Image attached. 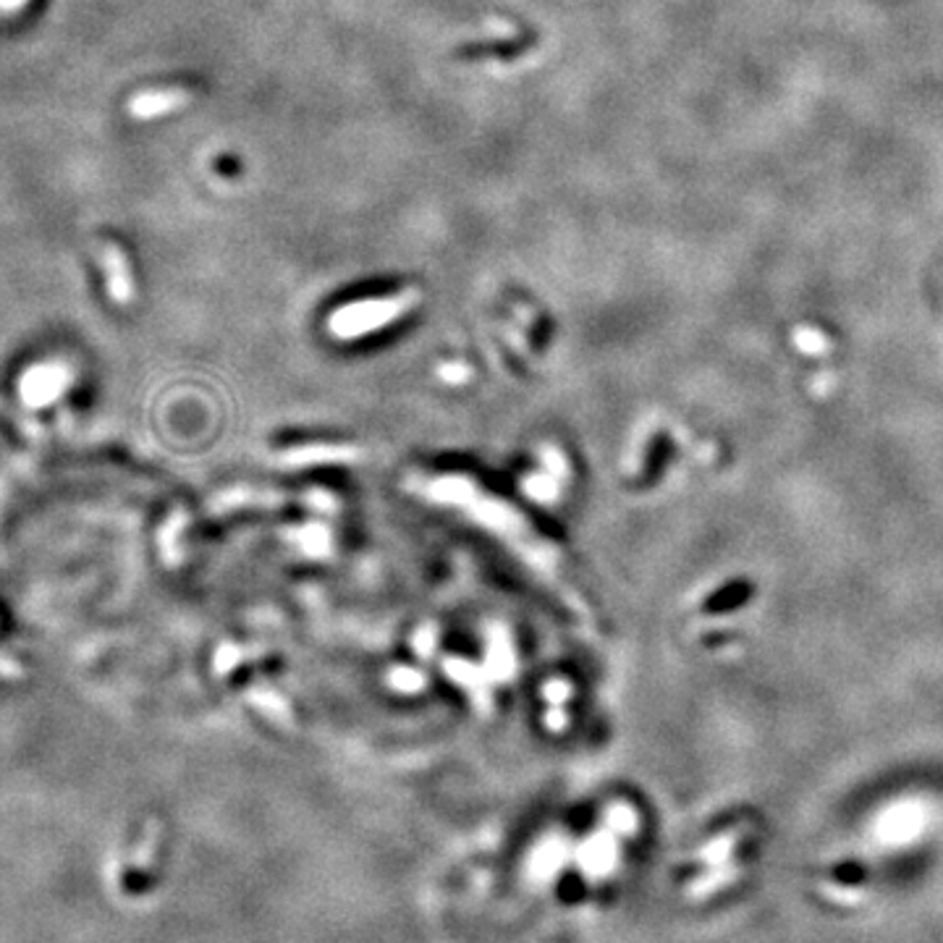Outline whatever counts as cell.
<instances>
[{"mask_svg": "<svg viewBox=\"0 0 943 943\" xmlns=\"http://www.w3.org/2000/svg\"><path fill=\"white\" fill-rule=\"evenodd\" d=\"M417 299V291H404L390 299H369V302L349 304L333 314L331 331L341 335H360L365 331H373V328L386 325L390 320H396L398 314L407 312L409 307H415Z\"/></svg>", "mask_w": 943, "mask_h": 943, "instance_id": "6da1fadb", "label": "cell"}, {"mask_svg": "<svg viewBox=\"0 0 943 943\" xmlns=\"http://www.w3.org/2000/svg\"><path fill=\"white\" fill-rule=\"evenodd\" d=\"M74 383L72 367L63 365V362H40L32 365L21 375L19 381V396L21 404L30 409H42L51 407L53 401L66 394Z\"/></svg>", "mask_w": 943, "mask_h": 943, "instance_id": "7a4b0ae2", "label": "cell"}, {"mask_svg": "<svg viewBox=\"0 0 943 943\" xmlns=\"http://www.w3.org/2000/svg\"><path fill=\"white\" fill-rule=\"evenodd\" d=\"M97 260L103 265L110 299L116 304H129L135 299V276H131V262L126 251L118 244L108 242L97 249Z\"/></svg>", "mask_w": 943, "mask_h": 943, "instance_id": "3957f363", "label": "cell"}, {"mask_svg": "<svg viewBox=\"0 0 943 943\" xmlns=\"http://www.w3.org/2000/svg\"><path fill=\"white\" fill-rule=\"evenodd\" d=\"M192 103V93L184 87H163V89H142L129 100V116L137 121H152V118L176 114Z\"/></svg>", "mask_w": 943, "mask_h": 943, "instance_id": "277c9868", "label": "cell"}, {"mask_svg": "<svg viewBox=\"0 0 943 943\" xmlns=\"http://www.w3.org/2000/svg\"><path fill=\"white\" fill-rule=\"evenodd\" d=\"M26 676V668L17 658L0 653V679L3 682H21Z\"/></svg>", "mask_w": 943, "mask_h": 943, "instance_id": "5b68a950", "label": "cell"}, {"mask_svg": "<svg viewBox=\"0 0 943 943\" xmlns=\"http://www.w3.org/2000/svg\"><path fill=\"white\" fill-rule=\"evenodd\" d=\"M487 32H495V34H514V26H512V24H503V21H499V19H491V21H487Z\"/></svg>", "mask_w": 943, "mask_h": 943, "instance_id": "8992f818", "label": "cell"}, {"mask_svg": "<svg viewBox=\"0 0 943 943\" xmlns=\"http://www.w3.org/2000/svg\"><path fill=\"white\" fill-rule=\"evenodd\" d=\"M26 0H0V11H19Z\"/></svg>", "mask_w": 943, "mask_h": 943, "instance_id": "52a82bcc", "label": "cell"}]
</instances>
